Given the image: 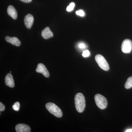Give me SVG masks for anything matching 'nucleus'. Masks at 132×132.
<instances>
[{
    "label": "nucleus",
    "instance_id": "nucleus-1",
    "mask_svg": "<svg viewBox=\"0 0 132 132\" xmlns=\"http://www.w3.org/2000/svg\"><path fill=\"white\" fill-rule=\"evenodd\" d=\"M76 109L78 112L82 113L86 107V101L84 95L81 93H78L75 98Z\"/></svg>",
    "mask_w": 132,
    "mask_h": 132
},
{
    "label": "nucleus",
    "instance_id": "nucleus-2",
    "mask_svg": "<svg viewBox=\"0 0 132 132\" xmlns=\"http://www.w3.org/2000/svg\"><path fill=\"white\" fill-rule=\"evenodd\" d=\"M46 107L50 113L58 118H60L62 116V111L59 107L55 104L49 102L46 105Z\"/></svg>",
    "mask_w": 132,
    "mask_h": 132
},
{
    "label": "nucleus",
    "instance_id": "nucleus-3",
    "mask_svg": "<svg viewBox=\"0 0 132 132\" xmlns=\"http://www.w3.org/2000/svg\"><path fill=\"white\" fill-rule=\"evenodd\" d=\"M95 101L97 106L101 109H104L107 106L108 102L106 99L103 95L97 94L94 97Z\"/></svg>",
    "mask_w": 132,
    "mask_h": 132
},
{
    "label": "nucleus",
    "instance_id": "nucleus-4",
    "mask_svg": "<svg viewBox=\"0 0 132 132\" xmlns=\"http://www.w3.org/2000/svg\"><path fill=\"white\" fill-rule=\"evenodd\" d=\"M95 60L99 67L105 71L109 70V65L105 58L101 55L98 54L95 57Z\"/></svg>",
    "mask_w": 132,
    "mask_h": 132
},
{
    "label": "nucleus",
    "instance_id": "nucleus-5",
    "mask_svg": "<svg viewBox=\"0 0 132 132\" xmlns=\"http://www.w3.org/2000/svg\"><path fill=\"white\" fill-rule=\"evenodd\" d=\"M132 49V42L130 40H125L123 41L121 45V50L125 53H129L131 51Z\"/></svg>",
    "mask_w": 132,
    "mask_h": 132
},
{
    "label": "nucleus",
    "instance_id": "nucleus-6",
    "mask_svg": "<svg viewBox=\"0 0 132 132\" xmlns=\"http://www.w3.org/2000/svg\"><path fill=\"white\" fill-rule=\"evenodd\" d=\"M36 72L42 74L46 78H48L50 76L49 72L48 71L46 66L42 63L38 64V67L36 69Z\"/></svg>",
    "mask_w": 132,
    "mask_h": 132
},
{
    "label": "nucleus",
    "instance_id": "nucleus-7",
    "mask_svg": "<svg viewBox=\"0 0 132 132\" xmlns=\"http://www.w3.org/2000/svg\"><path fill=\"white\" fill-rule=\"evenodd\" d=\"M15 128L17 132H31V128L28 125L26 124H18L15 126Z\"/></svg>",
    "mask_w": 132,
    "mask_h": 132
},
{
    "label": "nucleus",
    "instance_id": "nucleus-8",
    "mask_svg": "<svg viewBox=\"0 0 132 132\" xmlns=\"http://www.w3.org/2000/svg\"><path fill=\"white\" fill-rule=\"evenodd\" d=\"M24 21L26 27L28 29L31 28L34 22L33 15L29 14L27 15L24 18Z\"/></svg>",
    "mask_w": 132,
    "mask_h": 132
},
{
    "label": "nucleus",
    "instance_id": "nucleus-9",
    "mask_svg": "<svg viewBox=\"0 0 132 132\" xmlns=\"http://www.w3.org/2000/svg\"><path fill=\"white\" fill-rule=\"evenodd\" d=\"M6 85L11 88L14 87L15 86L13 76L10 73H8L6 76L5 79Z\"/></svg>",
    "mask_w": 132,
    "mask_h": 132
},
{
    "label": "nucleus",
    "instance_id": "nucleus-10",
    "mask_svg": "<svg viewBox=\"0 0 132 132\" xmlns=\"http://www.w3.org/2000/svg\"><path fill=\"white\" fill-rule=\"evenodd\" d=\"M42 36L45 39H47L52 38L53 36V34L50 30L48 27H47L43 29L42 32Z\"/></svg>",
    "mask_w": 132,
    "mask_h": 132
},
{
    "label": "nucleus",
    "instance_id": "nucleus-11",
    "mask_svg": "<svg viewBox=\"0 0 132 132\" xmlns=\"http://www.w3.org/2000/svg\"><path fill=\"white\" fill-rule=\"evenodd\" d=\"M5 39L7 42L9 43L12 45L16 46H19L21 44L20 40L16 37H10L9 36H7L5 38Z\"/></svg>",
    "mask_w": 132,
    "mask_h": 132
},
{
    "label": "nucleus",
    "instance_id": "nucleus-12",
    "mask_svg": "<svg viewBox=\"0 0 132 132\" xmlns=\"http://www.w3.org/2000/svg\"><path fill=\"white\" fill-rule=\"evenodd\" d=\"M7 12L9 15L15 20L17 18V13L16 9L13 6L10 5L7 8Z\"/></svg>",
    "mask_w": 132,
    "mask_h": 132
},
{
    "label": "nucleus",
    "instance_id": "nucleus-13",
    "mask_svg": "<svg viewBox=\"0 0 132 132\" xmlns=\"http://www.w3.org/2000/svg\"><path fill=\"white\" fill-rule=\"evenodd\" d=\"M125 87L127 89H130L132 87V76L129 77L127 79L125 83Z\"/></svg>",
    "mask_w": 132,
    "mask_h": 132
},
{
    "label": "nucleus",
    "instance_id": "nucleus-14",
    "mask_svg": "<svg viewBox=\"0 0 132 132\" xmlns=\"http://www.w3.org/2000/svg\"><path fill=\"white\" fill-rule=\"evenodd\" d=\"M75 6V4L74 3L71 2L69 4V5L67 8V11L68 12H71L73 10Z\"/></svg>",
    "mask_w": 132,
    "mask_h": 132
},
{
    "label": "nucleus",
    "instance_id": "nucleus-15",
    "mask_svg": "<svg viewBox=\"0 0 132 132\" xmlns=\"http://www.w3.org/2000/svg\"><path fill=\"white\" fill-rule=\"evenodd\" d=\"M20 104L18 102H16L13 105V109L15 111H19L20 109Z\"/></svg>",
    "mask_w": 132,
    "mask_h": 132
},
{
    "label": "nucleus",
    "instance_id": "nucleus-16",
    "mask_svg": "<svg viewBox=\"0 0 132 132\" xmlns=\"http://www.w3.org/2000/svg\"><path fill=\"white\" fill-rule=\"evenodd\" d=\"M78 46L79 48L81 49H85L87 47L86 45L82 42L79 43L78 44Z\"/></svg>",
    "mask_w": 132,
    "mask_h": 132
},
{
    "label": "nucleus",
    "instance_id": "nucleus-17",
    "mask_svg": "<svg viewBox=\"0 0 132 132\" xmlns=\"http://www.w3.org/2000/svg\"><path fill=\"white\" fill-rule=\"evenodd\" d=\"M90 55V52L88 50H86L83 51L82 55L83 57H89Z\"/></svg>",
    "mask_w": 132,
    "mask_h": 132
},
{
    "label": "nucleus",
    "instance_id": "nucleus-18",
    "mask_svg": "<svg viewBox=\"0 0 132 132\" xmlns=\"http://www.w3.org/2000/svg\"><path fill=\"white\" fill-rule=\"evenodd\" d=\"M76 14L77 15L81 16H84L85 15V12H84L83 10H81L76 11Z\"/></svg>",
    "mask_w": 132,
    "mask_h": 132
},
{
    "label": "nucleus",
    "instance_id": "nucleus-19",
    "mask_svg": "<svg viewBox=\"0 0 132 132\" xmlns=\"http://www.w3.org/2000/svg\"><path fill=\"white\" fill-rule=\"evenodd\" d=\"M5 106L1 102H0V111H4L5 110Z\"/></svg>",
    "mask_w": 132,
    "mask_h": 132
},
{
    "label": "nucleus",
    "instance_id": "nucleus-20",
    "mask_svg": "<svg viewBox=\"0 0 132 132\" xmlns=\"http://www.w3.org/2000/svg\"><path fill=\"white\" fill-rule=\"evenodd\" d=\"M20 1L25 3H30L32 1V0H20Z\"/></svg>",
    "mask_w": 132,
    "mask_h": 132
},
{
    "label": "nucleus",
    "instance_id": "nucleus-21",
    "mask_svg": "<svg viewBox=\"0 0 132 132\" xmlns=\"http://www.w3.org/2000/svg\"><path fill=\"white\" fill-rule=\"evenodd\" d=\"M126 132H132V129H130L127 130L126 131Z\"/></svg>",
    "mask_w": 132,
    "mask_h": 132
}]
</instances>
